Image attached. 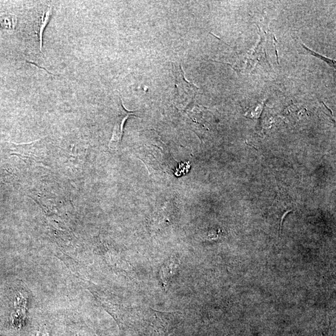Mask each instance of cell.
I'll use <instances>...</instances> for the list:
<instances>
[{
	"label": "cell",
	"mask_w": 336,
	"mask_h": 336,
	"mask_svg": "<svg viewBox=\"0 0 336 336\" xmlns=\"http://www.w3.org/2000/svg\"><path fill=\"white\" fill-rule=\"evenodd\" d=\"M119 114L116 119L114 128H113L112 138L109 142V148L117 149L121 144L123 135H124V126L126 120L131 116H136V111H129L126 110L121 101V106L120 108Z\"/></svg>",
	"instance_id": "6da1fadb"
},
{
	"label": "cell",
	"mask_w": 336,
	"mask_h": 336,
	"mask_svg": "<svg viewBox=\"0 0 336 336\" xmlns=\"http://www.w3.org/2000/svg\"><path fill=\"white\" fill-rule=\"evenodd\" d=\"M178 268V263L175 262L174 260L168 261V262L163 265L160 272V278L163 285H168V283L171 280L172 277L176 273Z\"/></svg>",
	"instance_id": "7a4b0ae2"
},
{
	"label": "cell",
	"mask_w": 336,
	"mask_h": 336,
	"mask_svg": "<svg viewBox=\"0 0 336 336\" xmlns=\"http://www.w3.org/2000/svg\"><path fill=\"white\" fill-rule=\"evenodd\" d=\"M51 15L52 9L51 8H49L46 11H44L42 17L41 18L40 21L37 23V29H36V32L38 33L39 39H40V49L41 52H42L43 32H44L45 28H46L47 24H48Z\"/></svg>",
	"instance_id": "3957f363"
},
{
	"label": "cell",
	"mask_w": 336,
	"mask_h": 336,
	"mask_svg": "<svg viewBox=\"0 0 336 336\" xmlns=\"http://www.w3.org/2000/svg\"><path fill=\"white\" fill-rule=\"evenodd\" d=\"M301 46L303 47V48H305L306 51L308 52H310V54H312L313 56H315L318 57V58L321 59L322 61H326L327 63H328L329 65H331V66H333L334 67H335V61H333L332 60H329V59L324 58V57L322 56L321 55H319V54H317L315 53V52H313L312 51V50L309 49L306 47L305 45L302 44Z\"/></svg>",
	"instance_id": "277c9868"
}]
</instances>
